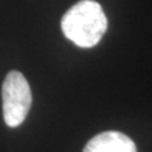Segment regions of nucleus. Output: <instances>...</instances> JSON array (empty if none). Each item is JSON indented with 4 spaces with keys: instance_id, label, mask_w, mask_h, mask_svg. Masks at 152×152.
I'll list each match as a JSON object with an SVG mask.
<instances>
[{
    "instance_id": "3",
    "label": "nucleus",
    "mask_w": 152,
    "mask_h": 152,
    "mask_svg": "<svg viewBox=\"0 0 152 152\" xmlns=\"http://www.w3.org/2000/svg\"><path fill=\"white\" fill-rule=\"evenodd\" d=\"M83 152H137V147L124 133L108 131L93 137Z\"/></svg>"
},
{
    "instance_id": "2",
    "label": "nucleus",
    "mask_w": 152,
    "mask_h": 152,
    "mask_svg": "<svg viewBox=\"0 0 152 152\" xmlns=\"http://www.w3.org/2000/svg\"><path fill=\"white\" fill-rule=\"evenodd\" d=\"M3 114L9 127H18L24 122L32 104V93L24 75L10 71L3 83Z\"/></svg>"
},
{
    "instance_id": "1",
    "label": "nucleus",
    "mask_w": 152,
    "mask_h": 152,
    "mask_svg": "<svg viewBox=\"0 0 152 152\" xmlns=\"http://www.w3.org/2000/svg\"><path fill=\"white\" fill-rule=\"evenodd\" d=\"M108 20L100 4L81 0L64 14L61 28L64 34L76 46L89 48L99 43L105 34Z\"/></svg>"
}]
</instances>
